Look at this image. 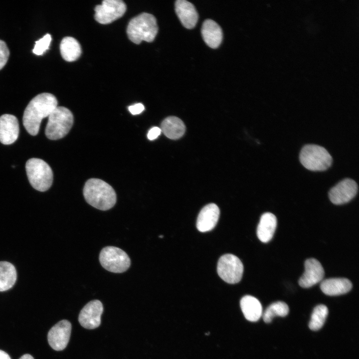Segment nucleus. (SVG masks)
<instances>
[{"instance_id": "nucleus-10", "label": "nucleus", "mask_w": 359, "mask_h": 359, "mask_svg": "<svg viewBox=\"0 0 359 359\" xmlns=\"http://www.w3.org/2000/svg\"><path fill=\"white\" fill-rule=\"evenodd\" d=\"M358 185L355 181L346 179L333 187L329 192L331 201L336 205L346 203L357 194Z\"/></svg>"}, {"instance_id": "nucleus-5", "label": "nucleus", "mask_w": 359, "mask_h": 359, "mask_svg": "<svg viewBox=\"0 0 359 359\" xmlns=\"http://www.w3.org/2000/svg\"><path fill=\"white\" fill-rule=\"evenodd\" d=\"M25 170L28 180L34 189L45 191L50 187L53 172L45 161L38 158L30 159L26 163Z\"/></svg>"}, {"instance_id": "nucleus-14", "label": "nucleus", "mask_w": 359, "mask_h": 359, "mask_svg": "<svg viewBox=\"0 0 359 359\" xmlns=\"http://www.w3.org/2000/svg\"><path fill=\"white\" fill-rule=\"evenodd\" d=\"M19 132L17 119L10 114L0 117V142L4 145L13 143L18 138Z\"/></svg>"}, {"instance_id": "nucleus-15", "label": "nucleus", "mask_w": 359, "mask_h": 359, "mask_svg": "<svg viewBox=\"0 0 359 359\" xmlns=\"http://www.w3.org/2000/svg\"><path fill=\"white\" fill-rule=\"evenodd\" d=\"M219 214V209L215 204L209 203L204 206L197 218V229L202 232L212 230L218 220Z\"/></svg>"}, {"instance_id": "nucleus-21", "label": "nucleus", "mask_w": 359, "mask_h": 359, "mask_svg": "<svg viewBox=\"0 0 359 359\" xmlns=\"http://www.w3.org/2000/svg\"><path fill=\"white\" fill-rule=\"evenodd\" d=\"M161 129L166 137L176 140L183 136L185 131V126L180 118L170 116L163 121Z\"/></svg>"}, {"instance_id": "nucleus-22", "label": "nucleus", "mask_w": 359, "mask_h": 359, "mask_svg": "<svg viewBox=\"0 0 359 359\" xmlns=\"http://www.w3.org/2000/svg\"><path fill=\"white\" fill-rule=\"evenodd\" d=\"M60 50L63 58L68 62L76 60L81 54V48L78 41L73 37L67 36L62 39Z\"/></svg>"}, {"instance_id": "nucleus-25", "label": "nucleus", "mask_w": 359, "mask_h": 359, "mask_svg": "<svg viewBox=\"0 0 359 359\" xmlns=\"http://www.w3.org/2000/svg\"><path fill=\"white\" fill-rule=\"evenodd\" d=\"M328 309L324 305L316 306L312 312L309 327L312 331H318L323 326L328 315Z\"/></svg>"}, {"instance_id": "nucleus-16", "label": "nucleus", "mask_w": 359, "mask_h": 359, "mask_svg": "<svg viewBox=\"0 0 359 359\" xmlns=\"http://www.w3.org/2000/svg\"><path fill=\"white\" fill-rule=\"evenodd\" d=\"M175 10L182 24L186 28H193L198 20V14L194 5L185 0H178Z\"/></svg>"}, {"instance_id": "nucleus-12", "label": "nucleus", "mask_w": 359, "mask_h": 359, "mask_svg": "<svg viewBox=\"0 0 359 359\" xmlns=\"http://www.w3.org/2000/svg\"><path fill=\"white\" fill-rule=\"evenodd\" d=\"M103 311V305L99 300H94L89 302L79 313L78 321L80 324L87 329L98 327L101 323Z\"/></svg>"}, {"instance_id": "nucleus-30", "label": "nucleus", "mask_w": 359, "mask_h": 359, "mask_svg": "<svg viewBox=\"0 0 359 359\" xmlns=\"http://www.w3.org/2000/svg\"><path fill=\"white\" fill-rule=\"evenodd\" d=\"M0 359H11V358L6 352L0 350Z\"/></svg>"}, {"instance_id": "nucleus-3", "label": "nucleus", "mask_w": 359, "mask_h": 359, "mask_svg": "<svg viewBox=\"0 0 359 359\" xmlns=\"http://www.w3.org/2000/svg\"><path fill=\"white\" fill-rule=\"evenodd\" d=\"M158 31L156 18L153 15L146 12L133 18L127 28L128 38L136 44H139L142 41H153Z\"/></svg>"}, {"instance_id": "nucleus-24", "label": "nucleus", "mask_w": 359, "mask_h": 359, "mask_svg": "<svg viewBox=\"0 0 359 359\" xmlns=\"http://www.w3.org/2000/svg\"><path fill=\"white\" fill-rule=\"evenodd\" d=\"M289 309L286 303L278 301L270 304L263 314V319L266 323H270L274 317H285L289 313Z\"/></svg>"}, {"instance_id": "nucleus-28", "label": "nucleus", "mask_w": 359, "mask_h": 359, "mask_svg": "<svg viewBox=\"0 0 359 359\" xmlns=\"http://www.w3.org/2000/svg\"><path fill=\"white\" fill-rule=\"evenodd\" d=\"M128 109L132 114L137 115L144 110L145 107L142 103H137L129 106Z\"/></svg>"}, {"instance_id": "nucleus-26", "label": "nucleus", "mask_w": 359, "mask_h": 359, "mask_svg": "<svg viewBox=\"0 0 359 359\" xmlns=\"http://www.w3.org/2000/svg\"><path fill=\"white\" fill-rule=\"evenodd\" d=\"M51 41V36L50 34L48 33L45 34L42 38L35 41L32 50L33 53L37 55L43 54L49 48Z\"/></svg>"}, {"instance_id": "nucleus-31", "label": "nucleus", "mask_w": 359, "mask_h": 359, "mask_svg": "<svg viewBox=\"0 0 359 359\" xmlns=\"http://www.w3.org/2000/svg\"><path fill=\"white\" fill-rule=\"evenodd\" d=\"M19 359H34V358L30 355L25 354L21 357Z\"/></svg>"}, {"instance_id": "nucleus-20", "label": "nucleus", "mask_w": 359, "mask_h": 359, "mask_svg": "<svg viewBox=\"0 0 359 359\" xmlns=\"http://www.w3.org/2000/svg\"><path fill=\"white\" fill-rule=\"evenodd\" d=\"M240 307L245 318L251 322L257 321L262 315L259 301L253 296L246 295L240 300Z\"/></svg>"}, {"instance_id": "nucleus-17", "label": "nucleus", "mask_w": 359, "mask_h": 359, "mask_svg": "<svg viewBox=\"0 0 359 359\" xmlns=\"http://www.w3.org/2000/svg\"><path fill=\"white\" fill-rule=\"evenodd\" d=\"M320 288L327 295L338 296L349 292L352 288V283L347 278H331L323 280Z\"/></svg>"}, {"instance_id": "nucleus-4", "label": "nucleus", "mask_w": 359, "mask_h": 359, "mask_svg": "<svg viewBox=\"0 0 359 359\" xmlns=\"http://www.w3.org/2000/svg\"><path fill=\"white\" fill-rule=\"evenodd\" d=\"M48 117L45 134L50 140H58L65 137L70 130L74 122L71 112L62 106H57Z\"/></svg>"}, {"instance_id": "nucleus-29", "label": "nucleus", "mask_w": 359, "mask_h": 359, "mask_svg": "<svg viewBox=\"0 0 359 359\" xmlns=\"http://www.w3.org/2000/svg\"><path fill=\"white\" fill-rule=\"evenodd\" d=\"M161 132L162 131L160 128L154 127L149 131L147 137L150 140H154L158 137Z\"/></svg>"}, {"instance_id": "nucleus-19", "label": "nucleus", "mask_w": 359, "mask_h": 359, "mask_svg": "<svg viewBox=\"0 0 359 359\" xmlns=\"http://www.w3.org/2000/svg\"><path fill=\"white\" fill-rule=\"evenodd\" d=\"M277 226V218L270 212L262 215L257 228V235L262 242H269L272 238Z\"/></svg>"}, {"instance_id": "nucleus-18", "label": "nucleus", "mask_w": 359, "mask_h": 359, "mask_svg": "<svg viewBox=\"0 0 359 359\" xmlns=\"http://www.w3.org/2000/svg\"><path fill=\"white\" fill-rule=\"evenodd\" d=\"M201 34L206 44L212 48L218 47L222 40L221 28L211 19H206L204 21L201 27Z\"/></svg>"}, {"instance_id": "nucleus-11", "label": "nucleus", "mask_w": 359, "mask_h": 359, "mask_svg": "<svg viewBox=\"0 0 359 359\" xmlns=\"http://www.w3.org/2000/svg\"><path fill=\"white\" fill-rule=\"evenodd\" d=\"M71 325L70 322L63 320L53 326L49 330L47 339L49 345L54 350H64L70 337Z\"/></svg>"}, {"instance_id": "nucleus-23", "label": "nucleus", "mask_w": 359, "mask_h": 359, "mask_svg": "<svg viewBox=\"0 0 359 359\" xmlns=\"http://www.w3.org/2000/svg\"><path fill=\"white\" fill-rule=\"evenodd\" d=\"M16 279V272L14 266L6 261L0 262V291L11 288Z\"/></svg>"}, {"instance_id": "nucleus-1", "label": "nucleus", "mask_w": 359, "mask_h": 359, "mask_svg": "<svg viewBox=\"0 0 359 359\" xmlns=\"http://www.w3.org/2000/svg\"><path fill=\"white\" fill-rule=\"evenodd\" d=\"M56 98L52 94L42 93L31 100L24 111L23 125L27 132L36 135L42 120L48 117L57 107Z\"/></svg>"}, {"instance_id": "nucleus-27", "label": "nucleus", "mask_w": 359, "mask_h": 359, "mask_svg": "<svg viewBox=\"0 0 359 359\" xmlns=\"http://www.w3.org/2000/svg\"><path fill=\"white\" fill-rule=\"evenodd\" d=\"M9 55V51L5 42L0 40V70L6 63Z\"/></svg>"}, {"instance_id": "nucleus-9", "label": "nucleus", "mask_w": 359, "mask_h": 359, "mask_svg": "<svg viewBox=\"0 0 359 359\" xmlns=\"http://www.w3.org/2000/svg\"><path fill=\"white\" fill-rule=\"evenodd\" d=\"M94 17L101 24H109L122 17L126 5L121 0H105L95 7Z\"/></svg>"}, {"instance_id": "nucleus-8", "label": "nucleus", "mask_w": 359, "mask_h": 359, "mask_svg": "<svg viewBox=\"0 0 359 359\" xmlns=\"http://www.w3.org/2000/svg\"><path fill=\"white\" fill-rule=\"evenodd\" d=\"M219 276L229 284L239 282L242 277L243 265L241 260L231 254H224L219 258L217 266Z\"/></svg>"}, {"instance_id": "nucleus-13", "label": "nucleus", "mask_w": 359, "mask_h": 359, "mask_svg": "<svg viewBox=\"0 0 359 359\" xmlns=\"http://www.w3.org/2000/svg\"><path fill=\"white\" fill-rule=\"evenodd\" d=\"M304 266V273L299 280V284L301 287H311L323 280L325 275L324 270L320 262L316 259H307Z\"/></svg>"}, {"instance_id": "nucleus-2", "label": "nucleus", "mask_w": 359, "mask_h": 359, "mask_svg": "<svg viewBox=\"0 0 359 359\" xmlns=\"http://www.w3.org/2000/svg\"><path fill=\"white\" fill-rule=\"evenodd\" d=\"M83 195L88 203L101 210L111 208L116 202V194L113 188L98 179H90L86 182Z\"/></svg>"}, {"instance_id": "nucleus-6", "label": "nucleus", "mask_w": 359, "mask_h": 359, "mask_svg": "<svg viewBox=\"0 0 359 359\" xmlns=\"http://www.w3.org/2000/svg\"><path fill=\"white\" fill-rule=\"evenodd\" d=\"M299 159L307 169L313 171L327 170L332 165V158L324 147L317 145H306L302 149Z\"/></svg>"}, {"instance_id": "nucleus-7", "label": "nucleus", "mask_w": 359, "mask_h": 359, "mask_svg": "<svg viewBox=\"0 0 359 359\" xmlns=\"http://www.w3.org/2000/svg\"><path fill=\"white\" fill-rule=\"evenodd\" d=\"M99 261L106 270L113 273H123L130 266L128 254L121 249L114 246L103 248L99 254Z\"/></svg>"}]
</instances>
